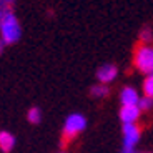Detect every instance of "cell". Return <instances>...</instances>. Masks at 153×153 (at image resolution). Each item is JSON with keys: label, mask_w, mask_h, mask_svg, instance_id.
I'll list each match as a JSON object with an SVG mask.
<instances>
[{"label": "cell", "mask_w": 153, "mask_h": 153, "mask_svg": "<svg viewBox=\"0 0 153 153\" xmlns=\"http://www.w3.org/2000/svg\"><path fill=\"white\" fill-rule=\"evenodd\" d=\"M22 35V27L19 23V19L13 13V10H8L0 20V37L7 45H13L20 40Z\"/></svg>", "instance_id": "cell-1"}, {"label": "cell", "mask_w": 153, "mask_h": 153, "mask_svg": "<svg viewBox=\"0 0 153 153\" xmlns=\"http://www.w3.org/2000/svg\"><path fill=\"white\" fill-rule=\"evenodd\" d=\"M85 126H87V120H85L83 115L80 113L68 115L65 120V125H63V130H62V146L65 148L72 140H75L85 130Z\"/></svg>", "instance_id": "cell-2"}, {"label": "cell", "mask_w": 153, "mask_h": 153, "mask_svg": "<svg viewBox=\"0 0 153 153\" xmlns=\"http://www.w3.org/2000/svg\"><path fill=\"white\" fill-rule=\"evenodd\" d=\"M133 65L142 73L153 75V47L137 43L133 48Z\"/></svg>", "instance_id": "cell-3"}, {"label": "cell", "mask_w": 153, "mask_h": 153, "mask_svg": "<svg viewBox=\"0 0 153 153\" xmlns=\"http://www.w3.org/2000/svg\"><path fill=\"white\" fill-rule=\"evenodd\" d=\"M140 135H142V130L135 123L123 125V150H133L140 140Z\"/></svg>", "instance_id": "cell-4"}, {"label": "cell", "mask_w": 153, "mask_h": 153, "mask_svg": "<svg viewBox=\"0 0 153 153\" xmlns=\"http://www.w3.org/2000/svg\"><path fill=\"white\" fill-rule=\"evenodd\" d=\"M140 107L138 105H123L120 108V120H122L125 125H130V123H135L140 117Z\"/></svg>", "instance_id": "cell-5"}, {"label": "cell", "mask_w": 153, "mask_h": 153, "mask_svg": "<svg viewBox=\"0 0 153 153\" xmlns=\"http://www.w3.org/2000/svg\"><path fill=\"white\" fill-rule=\"evenodd\" d=\"M117 73H118L117 67L108 63V65H103V67H100L98 68V72H97V78L102 82V85H107V83H110L111 80H115Z\"/></svg>", "instance_id": "cell-6"}, {"label": "cell", "mask_w": 153, "mask_h": 153, "mask_svg": "<svg viewBox=\"0 0 153 153\" xmlns=\"http://www.w3.org/2000/svg\"><path fill=\"white\" fill-rule=\"evenodd\" d=\"M120 100H122L123 105H138L140 98H138V93L135 88L131 87H125L120 93Z\"/></svg>", "instance_id": "cell-7"}, {"label": "cell", "mask_w": 153, "mask_h": 153, "mask_svg": "<svg viewBox=\"0 0 153 153\" xmlns=\"http://www.w3.org/2000/svg\"><path fill=\"white\" fill-rule=\"evenodd\" d=\"M15 146V137L8 131H0V150L4 153H8Z\"/></svg>", "instance_id": "cell-8"}, {"label": "cell", "mask_w": 153, "mask_h": 153, "mask_svg": "<svg viewBox=\"0 0 153 153\" xmlns=\"http://www.w3.org/2000/svg\"><path fill=\"white\" fill-rule=\"evenodd\" d=\"M90 95L95 97V98H105V97L110 95V88L107 85H93L90 88Z\"/></svg>", "instance_id": "cell-9"}, {"label": "cell", "mask_w": 153, "mask_h": 153, "mask_svg": "<svg viewBox=\"0 0 153 153\" xmlns=\"http://www.w3.org/2000/svg\"><path fill=\"white\" fill-rule=\"evenodd\" d=\"M27 120L32 123V125L40 123V120H42V111H40V108H37V107L30 108V110L27 111Z\"/></svg>", "instance_id": "cell-10"}, {"label": "cell", "mask_w": 153, "mask_h": 153, "mask_svg": "<svg viewBox=\"0 0 153 153\" xmlns=\"http://www.w3.org/2000/svg\"><path fill=\"white\" fill-rule=\"evenodd\" d=\"M143 93L148 98H153V75H148L143 82Z\"/></svg>", "instance_id": "cell-11"}, {"label": "cell", "mask_w": 153, "mask_h": 153, "mask_svg": "<svg viewBox=\"0 0 153 153\" xmlns=\"http://www.w3.org/2000/svg\"><path fill=\"white\" fill-rule=\"evenodd\" d=\"M152 38H153V35H152V28L150 27H143L142 28V32H140V43H150L152 42Z\"/></svg>", "instance_id": "cell-12"}, {"label": "cell", "mask_w": 153, "mask_h": 153, "mask_svg": "<svg viewBox=\"0 0 153 153\" xmlns=\"http://www.w3.org/2000/svg\"><path fill=\"white\" fill-rule=\"evenodd\" d=\"M138 107H140V110H142V111L150 110V108L153 107V98H148V97H145V98H140V102H138Z\"/></svg>", "instance_id": "cell-13"}, {"label": "cell", "mask_w": 153, "mask_h": 153, "mask_svg": "<svg viewBox=\"0 0 153 153\" xmlns=\"http://www.w3.org/2000/svg\"><path fill=\"white\" fill-rule=\"evenodd\" d=\"M15 4V0H0V10H12V5Z\"/></svg>", "instance_id": "cell-14"}, {"label": "cell", "mask_w": 153, "mask_h": 153, "mask_svg": "<svg viewBox=\"0 0 153 153\" xmlns=\"http://www.w3.org/2000/svg\"><path fill=\"white\" fill-rule=\"evenodd\" d=\"M5 45H7V43H5L4 40H2V37H0V55L4 53V48H5Z\"/></svg>", "instance_id": "cell-15"}, {"label": "cell", "mask_w": 153, "mask_h": 153, "mask_svg": "<svg viewBox=\"0 0 153 153\" xmlns=\"http://www.w3.org/2000/svg\"><path fill=\"white\" fill-rule=\"evenodd\" d=\"M122 153H137L135 150H122Z\"/></svg>", "instance_id": "cell-16"}, {"label": "cell", "mask_w": 153, "mask_h": 153, "mask_svg": "<svg viewBox=\"0 0 153 153\" xmlns=\"http://www.w3.org/2000/svg\"><path fill=\"white\" fill-rule=\"evenodd\" d=\"M62 153H63V152H62Z\"/></svg>", "instance_id": "cell-17"}]
</instances>
